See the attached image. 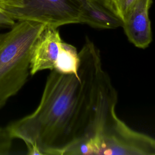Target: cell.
I'll list each match as a JSON object with an SVG mask.
<instances>
[{"label": "cell", "instance_id": "cell-12", "mask_svg": "<svg viewBox=\"0 0 155 155\" xmlns=\"http://www.w3.org/2000/svg\"><path fill=\"white\" fill-rule=\"evenodd\" d=\"M15 24V21L4 10L0 8V27L11 28Z\"/></svg>", "mask_w": 155, "mask_h": 155}, {"label": "cell", "instance_id": "cell-13", "mask_svg": "<svg viewBox=\"0 0 155 155\" xmlns=\"http://www.w3.org/2000/svg\"><path fill=\"white\" fill-rule=\"evenodd\" d=\"M5 103V102H0V108H1L2 107H3V106L4 105Z\"/></svg>", "mask_w": 155, "mask_h": 155}, {"label": "cell", "instance_id": "cell-9", "mask_svg": "<svg viewBox=\"0 0 155 155\" xmlns=\"http://www.w3.org/2000/svg\"><path fill=\"white\" fill-rule=\"evenodd\" d=\"M137 0H102L105 5L119 16L122 21Z\"/></svg>", "mask_w": 155, "mask_h": 155}, {"label": "cell", "instance_id": "cell-7", "mask_svg": "<svg viewBox=\"0 0 155 155\" xmlns=\"http://www.w3.org/2000/svg\"><path fill=\"white\" fill-rule=\"evenodd\" d=\"M80 23L99 29L122 27L123 21L107 8L102 0H81Z\"/></svg>", "mask_w": 155, "mask_h": 155}, {"label": "cell", "instance_id": "cell-1", "mask_svg": "<svg viewBox=\"0 0 155 155\" xmlns=\"http://www.w3.org/2000/svg\"><path fill=\"white\" fill-rule=\"evenodd\" d=\"M100 89L87 70L63 74L50 70L38 108L7 128L31 155H64L89 133L99 106Z\"/></svg>", "mask_w": 155, "mask_h": 155}, {"label": "cell", "instance_id": "cell-2", "mask_svg": "<svg viewBox=\"0 0 155 155\" xmlns=\"http://www.w3.org/2000/svg\"><path fill=\"white\" fill-rule=\"evenodd\" d=\"M45 25L19 21L0 34V102H5L25 84L30 74L33 47Z\"/></svg>", "mask_w": 155, "mask_h": 155}, {"label": "cell", "instance_id": "cell-8", "mask_svg": "<svg viewBox=\"0 0 155 155\" xmlns=\"http://www.w3.org/2000/svg\"><path fill=\"white\" fill-rule=\"evenodd\" d=\"M79 62L76 48L62 41L53 70L63 74H78Z\"/></svg>", "mask_w": 155, "mask_h": 155}, {"label": "cell", "instance_id": "cell-4", "mask_svg": "<svg viewBox=\"0 0 155 155\" xmlns=\"http://www.w3.org/2000/svg\"><path fill=\"white\" fill-rule=\"evenodd\" d=\"M96 154H155V139L122 121L114 132L99 141Z\"/></svg>", "mask_w": 155, "mask_h": 155}, {"label": "cell", "instance_id": "cell-11", "mask_svg": "<svg viewBox=\"0 0 155 155\" xmlns=\"http://www.w3.org/2000/svg\"><path fill=\"white\" fill-rule=\"evenodd\" d=\"M22 5V0H0V8L5 12L15 8L21 7Z\"/></svg>", "mask_w": 155, "mask_h": 155}, {"label": "cell", "instance_id": "cell-10", "mask_svg": "<svg viewBox=\"0 0 155 155\" xmlns=\"http://www.w3.org/2000/svg\"><path fill=\"white\" fill-rule=\"evenodd\" d=\"M13 139V137L7 127H0V155H7L10 153Z\"/></svg>", "mask_w": 155, "mask_h": 155}, {"label": "cell", "instance_id": "cell-5", "mask_svg": "<svg viewBox=\"0 0 155 155\" xmlns=\"http://www.w3.org/2000/svg\"><path fill=\"white\" fill-rule=\"evenodd\" d=\"M62 39L58 28L45 25L33 47L30 73L54 69Z\"/></svg>", "mask_w": 155, "mask_h": 155}, {"label": "cell", "instance_id": "cell-6", "mask_svg": "<svg viewBox=\"0 0 155 155\" xmlns=\"http://www.w3.org/2000/svg\"><path fill=\"white\" fill-rule=\"evenodd\" d=\"M153 0H137L122 27L128 40L136 47L147 48L152 41L149 9Z\"/></svg>", "mask_w": 155, "mask_h": 155}, {"label": "cell", "instance_id": "cell-3", "mask_svg": "<svg viewBox=\"0 0 155 155\" xmlns=\"http://www.w3.org/2000/svg\"><path fill=\"white\" fill-rule=\"evenodd\" d=\"M21 7L6 12L15 21H31L58 28L80 23L81 0H22Z\"/></svg>", "mask_w": 155, "mask_h": 155}]
</instances>
